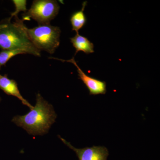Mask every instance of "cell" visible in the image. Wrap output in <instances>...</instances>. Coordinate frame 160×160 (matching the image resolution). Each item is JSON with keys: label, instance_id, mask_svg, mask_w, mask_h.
Instances as JSON below:
<instances>
[{"label": "cell", "instance_id": "cell-10", "mask_svg": "<svg viewBox=\"0 0 160 160\" xmlns=\"http://www.w3.org/2000/svg\"><path fill=\"white\" fill-rule=\"evenodd\" d=\"M26 53L25 51L20 49L2 50L0 52V69L2 66H6V63L15 56Z\"/></svg>", "mask_w": 160, "mask_h": 160}, {"label": "cell", "instance_id": "cell-1", "mask_svg": "<svg viewBox=\"0 0 160 160\" xmlns=\"http://www.w3.org/2000/svg\"><path fill=\"white\" fill-rule=\"evenodd\" d=\"M56 118L52 105L38 93L36 104L33 109L25 115L14 117L12 122L25 129L29 134L43 135L48 133Z\"/></svg>", "mask_w": 160, "mask_h": 160}, {"label": "cell", "instance_id": "cell-11", "mask_svg": "<svg viewBox=\"0 0 160 160\" xmlns=\"http://www.w3.org/2000/svg\"><path fill=\"white\" fill-rule=\"evenodd\" d=\"M12 2L14 3L15 6V11L14 12H12L11 14V17L9 18V19L11 20L13 17H18V14L20 12L23 11L24 12L27 11L26 9V4H27V1L25 0L22 1H17V0H13Z\"/></svg>", "mask_w": 160, "mask_h": 160}, {"label": "cell", "instance_id": "cell-8", "mask_svg": "<svg viewBox=\"0 0 160 160\" xmlns=\"http://www.w3.org/2000/svg\"><path fill=\"white\" fill-rule=\"evenodd\" d=\"M70 42L76 49V55L78 52L82 51L86 54L94 52V45L87 38L77 33L73 37L70 38Z\"/></svg>", "mask_w": 160, "mask_h": 160}, {"label": "cell", "instance_id": "cell-2", "mask_svg": "<svg viewBox=\"0 0 160 160\" xmlns=\"http://www.w3.org/2000/svg\"><path fill=\"white\" fill-rule=\"evenodd\" d=\"M11 22L9 18L0 24V48L2 50H23L26 53L41 56V51L29 38L27 28L18 17Z\"/></svg>", "mask_w": 160, "mask_h": 160}, {"label": "cell", "instance_id": "cell-5", "mask_svg": "<svg viewBox=\"0 0 160 160\" xmlns=\"http://www.w3.org/2000/svg\"><path fill=\"white\" fill-rule=\"evenodd\" d=\"M65 145L72 149L76 153L78 160H107L109 153L106 147L101 146H93L83 149H78L72 146L70 143L58 136Z\"/></svg>", "mask_w": 160, "mask_h": 160}, {"label": "cell", "instance_id": "cell-7", "mask_svg": "<svg viewBox=\"0 0 160 160\" xmlns=\"http://www.w3.org/2000/svg\"><path fill=\"white\" fill-rule=\"evenodd\" d=\"M0 89L8 95L17 98L23 105L28 106L30 110L33 109V106L22 96L18 88L16 81L9 79L7 74L4 76L0 74Z\"/></svg>", "mask_w": 160, "mask_h": 160}, {"label": "cell", "instance_id": "cell-3", "mask_svg": "<svg viewBox=\"0 0 160 160\" xmlns=\"http://www.w3.org/2000/svg\"><path fill=\"white\" fill-rule=\"evenodd\" d=\"M32 42L40 51L53 54L60 45L61 29L50 24L38 25L32 29H27Z\"/></svg>", "mask_w": 160, "mask_h": 160}, {"label": "cell", "instance_id": "cell-6", "mask_svg": "<svg viewBox=\"0 0 160 160\" xmlns=\"http://www.w3.org/2000/svg\"><path fill=\"white\" fill-rule=\"evenodd\" d=\"M49 58L59 60L63 62H69L74 64V66L77 68L79 78L83 82L89 89V94L96 95L98 94H106V82L97 79L86 75L78 66L77 63L75 61L74 58L69 60L60 59L52 57Z\"/></svg>", "mask_w": 160, "mask_h": 160}, {"label": "cell", "instance_id": "cell-4", "mask_svg": "<svg viewBox=\"0 0 160 160\" xmlns=\"http://www.w3.org/2000/svg\"><path fill=\"white\" fill-rule=\"evenodd\" d=\"M60 6L56 1L35 0L31 8L22 15V20L30 21L33 19L38 25L50 24L58 13Z\"/></svg>", "mask_w": 160, "mask_h": 160}, {"label": "cell", "instance_id": "cell-12", "mask_svg": "<svg viewBox=\"0 0 160 160\" xmlns=\"http://www.w3.org/2000/svg\"><path fill=\"white\" fill-rule=\"evenodd\" d=\"M1 101H2V99H1V98H0V102H1Z\"/></svg>", "mask_w": 160, "mask_h": 160}, {"label": "cell", "instance_id": "cell-9", "mask_svg": "<svg viewBox=\"0 0 160 160\" xmlns=\"http://www.w3.org/2000/svg\"><path fill=\"white\" fill-rule=\"evenodd\" d=\"M87 3V2H84L81 10L72 13L70 18V21L72 30L75 31L77 33H79V31L85 26L87 22L86 15L84 13V10Z\"/></svg>", "mask_w": 160, "mask_h": 160}]
</instances>
